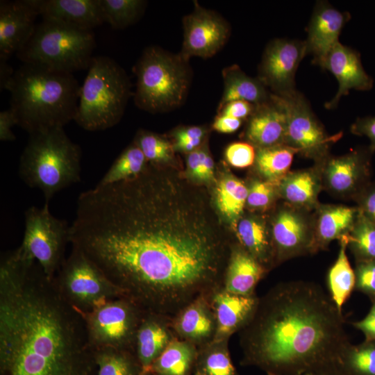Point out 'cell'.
Here are the masks:
<instances>
[{"instance_id":"cell-1","label":"cell","mask_w":375,"mask_h":375,"mask_svg":"<svg viewBox=\"0 0 375 375\" xmlns=\"http://www.w3.org/2000/svg\"><path fill=\"white\" fill-rule=\"evenodd\" d=\"M206 192L169 166L78 198L69 243L146 311L172 317L223 286L233 240Z\"/></svg>"},{"instance_id":"cell-2","label":"cell","mask_w":375,"mask_h":375,"mask_svg":"<svg viewBox=\"0 0 375 375\" xmlns=\"http://www.w3.org/2000/svg\"><path fill=\"white\" fill-rule=\"evenodd\" d=\"M1 375H97L81 313L19 247L0 262Z\"/></svg>"},{"instance_id":"cell-3","label":"cell","mask_w":375,"mask_h":375,"mask_svg":"<svg viewBox=\"0 0 375 375\" xmlns=\"http://www.w3.org/2000/svg\"><path fill=\"white\" fill-rule=\"evenodd\" d=\"M243 365L269 375H297L342 365L351 346L344 319L319 285L280 283L258 298L238 332Z\"/></svg>"},{"instance_id":"cell-4","label":"cell","mask_w":375,"mask_h":375,"mask_svg":"<svg viewBox=\"0 0 375 375\" xmlns=\"http://www.w3.org/2000/svg\"><path fill=\"white\" fill-rule=\"evenodd\" d=\"M80 88L73 74L24 63L5 90L11 94L10 108L18 126L30 134L63 127L74 119Z\"/></svg>"},{"instance_id":"cell-5","label":"cell","mask_w":375,"mask_h":375,"mask_svg":"<svg viewBox=\"0 0 375 375\" xmlns=\"http://www.w3.org/2000/svg\"><path fill=\"white\" fill-rule=\"evenodd\" d=\"M29 135L20 156L19 174L29 187L40 190L49 203L55 194L81 180V149L63 127Z\"/></svg>"},{"instance_id":"cell-6","label":"cell","mask_w":375,"mask_h":375,"mask_svg":"<svg viewBox=\"0 0 375 375\" xmlns=\"http://www.w3.org/2000/svg\"><path fill=\"white\" fill-rule=\"evenodd\" d=\"M188 60L160 47H147L135 64L133 99L141 110L155 114L180 107L192 81Z\"/></svg>"},{"instance_id":"cell-7","label":"cell","mask_w":375,"mask_h":375,"mask_svg":"<svg viewBox=\"0 0 375 375\" xmlns=\"http://www.w3.org/2000/svg\"><path fill=\"white\" fill-rule=\"evenodd\" d=\"M124 69L107 56L93 57L80 88L74 121L89 131H103L122 119L132 95Z\"/></svg>"},{"instance_id":"cell-8","label":"cell","mask_w":375,"mask_h":375,"mask_svg":"<svg viewBox=\"0 0 375 375\" xmlns=\"http://www.w3.org/2000/svg\"><path fill=\"white\" fill-rule=\"evenodd\" d=\"M94 47L92 31L42 19L17 56L24 63L73 74L88 69Z\"/></svg>"},{"instance_id":"cell-9","label":"cell","mask_w":375,"mask_h":375,"mask_svg":"<svg viewBox=\"0 0 375 375\" xmlns=\"http://www.w3.org/2000/svg\"><path fill=\"white\" fill-rule=\"evenodd\" d=\"M53 280L63 298L81 312L90 311L110 300L124 297L91 260L74 247Z\"/></svg>"},{"instance_id":"cell-10","label":"cell","mask_w":375,"mask_h":375,"mask_svg":"<svg viewBox=\"0 0 375 375\" xmlns=\"http://www.w3.org/2000/svg\"><path fill=\"white\" fill-rule=\"evenodd\" d=\"M145 311L126 297L110 300L90 311L78 310L94 351L116 349L134 352L136 334Z\"/></svg>"},{"instance_id":"cell-11","label":"cell","mask_w":375,"mask_h":375,"mask_svg":"<svg viewBox=\"0 0 375 375\" xmlns=\"http://www.w3.org/2000/svg\"><path fill=\"white\" fill-rule=\"evenodd\" d=\"M69 230L66 221L51 215L49 203L41 208L32 206L25 212L24 235L19 247L40 264L49 278H53L66 258Z\"/></svg>"},{"instance_id":"cell-12","label":"cell","mask_w":375,"mask_h":375,"mask_svg":"<svg viewBox=\"0 0 375 375\" xmlns=\"http://www.w3.org/2000/svg\"><path fill=\"white\" fill-rule=\"evenodd\" d=\"M271 97L283 110L286 117L285 144L296 149L299 153L316 160L327 157L331 144L341 134L329 135L317 119L306 98L297 91Z\"/></svg>"},{"instance_id":"cell-13","label":"cell","mask_w":375,"mask_h":375,"mask_svg":"<svg viewBox=\"0 0 375 375\" xmlns=\"http://www.w3.org/2000/svg\"><path fill=\"white\" fill-rule=\"evenodd\" d=\"M183 42L181 55L188 60L193 56L208 58L215 56L227 42L231 27L214 10L194 1L192 12L183 18Z\"/></svg>"},{"instance_id":"cell-14","label":"cell","mask_w":375,"mask_h":375,"mask_svg":"<svg viewBox=\"0 0 375 375\" xmlns=\"http://www.w3.org/2000/svg\"><path fill=\"white\" fill-rule=\"evenodd\" d=\"M306 55L305 41L274 39L263 52L258 78L272 94L281 96L291 93L296 90V72Z\"/></svg>"},{"instance_id":"cell-15","label":"cell","mask_w":375,"mask_h":375,"mask_svg":"<svg viewBox=\"0 0 375 375\" xmlns=\"http://www.w3.org/2000/svg\"><path fill=\"white\" fill-rule=\"evenodd\" d=\"M271 236L275 262L315 249L314 231L305 217L291 206L282 208L274 217Z\"/></svg>"},{"instance_id":"cell-16","label":"cell","mask_w":375,"mask_h":375,"mask_svg":"<svg viewBox=\"0 0 375 375\" xmlns=\"http://www.w3.org/2000/svg\"><path fill=\"white\" fill-rule=\"evenodd\" d=\"M38 15L31 0L0 1V59L8 60L26 44Z\"/></svg>"},{"instance_id":"cell-17","label":"cell","mask_w":375,"mask_h":375,"mask_svg":"<svg viewBox=\"0 0 375 375\" xmlns=\"http://www.w3.org/2000/svg\"><path fill=\"white\" fill-rule=\"evenodd\" d=\"M349 19L348 12L338 10L328 2H317L305 40L306 53L312 55L315 65L322 67L327 55L339 42L340 32Z\"/></svg>"},{"instance_id":"cell-18","label":"cell","mask_w":375,"mask_h":375,"mask_svg":"<svg viewBox=\"0 0 375 375\" xmlns=\"http://www.w3.org/2000/svg\"><path fill=\"white\" fill-rule=\"evenodd\" d=\"M322 68L331 72L339 84L334 98L325 103L326 109L335 108L351 89L365 91L373 86V79L365 72L359 53L340 42L330 51Z\"/></svg>"},{"instance_id":"cell-19","label":"cell","mask_w":375,"mask_h":375,"mask_svg":"<svg viewBox=\"0 0 375 375\" xmlns=\"http://www.w3.org/2000/svg\"><path fill=\"white\" fill-rule=\"evenodd\" d=\"M207 297L216 319L213 340H229L232 335L239 332L252 316L259 298L256 294L249 296L233 294L223 286Z\"/></svg>"},{"instance_id":"cell-20","label":"cell","mask_w":375,"mask_h":375,"mask_svg":"<svg viewBox=\"0 0 375 375\" xmlns=\"http://www.w3.org/2000/svg\"><path fill=\"white\" fill-rule=\"evenodd\" d=\"M42 19L92 31L104 22L99 0H31Z\"/></svg>"},{"instance_id":"cell-21","label":"cell","mask_w":375,"mask_h":375,"mask_svg":"<svg viewBox=\"0 0 375 375\" xmlns=\"http://www.w3.org/2000/svg\"><path fill=\"white\" fill-rule=\"evenodd\" d=\"M176 337L198 348L212 342L216 333V319L207 296H202L171 317Z\"/></svg>"},{"instance_id":"cell-22","label":"cell","mask_w":375,"mask_h":375,"mask_svg":"<svg viewBox=\"0 0 375 375\" xmlns=\"http://www.w3.org/2000/svg\"><path fill=\"white\" fill-rule=\"evenodd\" d=\"M176 337L171 325V317L145 311L135 338V352L147 375L153 362Z\"/></svg>"},{"instance_id":"cell-23","label":"cell","mask_w":375,"mask_h":375,"mask_svg":"<svg viewBox=\"0 0 375 375\" xmlns=\"http://www.w3.org/2000/svg\"><path fill=\"white\" fill-rule=\"evenodd\" d=\"M245 137L256 149L285 144V115L271 96L269 101L256 105L248 118Z\"/></svg>"},{"instance_id":"cell-24","label":"cell","mask_w":375,"mask_h":375,"mask_svg":"<svg viewBox=\"0 0 375 375\" xmlns=\"http://www.w3.org/2000/svg\"><path fill=\"white\" fill-rule=\"evenodd\" d=\"M266 269L239 243L233 242L225 271L223 288L244 296L255 294V288Z\"/></svg>"},{"instance_id":"cell-25","label":"cell","mask_w":375,"mask_h":375,"mask_svg":"<svg viewBox=\"0 0 375 375\" xmlns=\"http://www.w3.org/2000/svg\"><path fill=\"white\" fill-rule=\"evenodd\" d=\"M224 93L218 106V110L228 102L246 101L259 105L270 100L271 92L258 78L246 74L238 65H233L222 71Z\"/></svg>"},{"instance_id":"cell-26","label":"cell","mask_w":375,"mask_h":375,"mask_svg":"<svg viewBox=\"0 0 375 375\" xmlns=\"http://www.w3.org/2000/svg\"><path fill=\"white\" fill-rule=\"evenodd\" d=\"M325 159L323 177L327 188L339 195L347 194L354 190L362 169L361 153L354 151Z\"/></svg>"},{"instance_id":"cell-27","label":"cell","mask_w":375,"mask_h":375,"mask_svg":"<svg viewBox=\"0 0 375 375\" xmlns=\"http://www.w3.org/2000/svg\"><path fill=\"white\" fill-rule=\"evenodd\" d=\"M235 231L238 243L267 271L275 262V256L265 224L256 217H245L239 220Z\"/></svg>"},{"instance_id":"cell-28","label":"cell","mask_w":375,"mask_h":375,"mask_svg":"<svg viewBox=\"0 0 375 375\" xmlns=\"http://www.w3.org/2000/svg\"><path fill=\"white\" fill-rule=\"evenodd\" d=\"M198 347L176 338L153 362L147 375H194Z\"/></svg>"},{"instance_id":"cell-29","label":"cell","mask_w":375,"mask_h":375,"mask_svg":"<svg viewBox=\"0 0 375 375\" xmlns=\"http://www.w3.org/2000/svg\"><path fill=\"white\" fill-rule=\"evenodd\" d=\"M358 212L356 208L342 206H327L318 215L315 236V249L341 239L351 230Z\"/></svg>"},{"instance_id":"cell-30","label":"cell","mask_w":375,"mask_h":375,"mask_svg":"<svg viewBox=\"0 0 375 375\" xmlns=\"http://www.w3.org/2000/svg\"><path fill=\"white\" fill-rule=\"evenodd\" d=\"M319 190V178L312 170L288 173L280 181L278 188L281 197L294 208L315 206Z\"/></svg>"},{"instance_id":"cell-31","label":"cell","mask_w":375,"mask_h":375,"mask_svg":"<svg viewBox=\"0 0 375 375\" xmlns=\"http://www.w3.org/2000/svg\"><path fill=\"white\" fill-rule=\"evenodd\" d=\"M247 187L243 182L231 176L222 178L217 185V208L235 230L247 204Z\"/></svg>"},{"instance_id":"cell-32","label":"cell","mask_w":375,"mask_h":375,"mask_svg":"<svg viewBox=\"0 0 375 375\" xmlns=\"http://www.w3.org/2000/svg\"><path fill=\"white\" fill-rule=\"evenodd\" d=\"M194 375H238L231 358L228 340H212L198 348Z\"/></svg>"},{"instance_id":"cell-33","label":"cell","mask_w":375,"mask_h":375,"mask_svg":"<svg viewBox=\"0 0 375 375\" xmlns=\"http://www.w3.org/2000/svg\"><path fill=\"white\" fill-rule=\"evenodd\" d=\"M347 235L340 239L338 257L328 275L330 295L340 312L356 285V275L346 253L349 244Z\"/></svg>"},{"instance_id":"cell-34","label":"cell","mask_w":375,"mask_h":375,"mask_svg":"<svg viewBox=\"0 0 375 375\" xmlns=\"http://www.w3.org/2000/svg\"><path fill=\"white\" fill-rule=\"evenodd\" d=\"M295 153L299 151L287 144L258 148L256 168L266 180L280 183L288 174Z\"/></svg>"},{"instance_id":"cell-35","label":"cell","mask_w":375,"mask_h":375,"mask_svg":"<svg viewBox=\"0 0 375 375\" xmlns=\"http://www.w3.org/2000/svg\"><path fill=\"white\" fill-rule=\"evenodd\" d=\"M97 375H142L135 352L116 349L94 351Z\"/></svg>"},{"instance_id":"cell-36","label":"cell","mask_w":375,"mask_h":375,"mask_svg":"<svg viewBox=\"0 0 375 375\" xmlns=\"http://www.w3.org/2000/svg\"><path fill=\"white\" fill-rule=\"evenodd\" d=\"M148 166L144 153L133 142L121 153L97 185H107L132 178L143 172Z\"/></svg>"},{"instance_id":"cell-37","label":"cell","mask_w":375,"mask_h":375,"mask_svg":"<svg viewBox=\"0 0 375 375\" xmlns=\"http://www.w3.org/2000/svg\"><path fill=\"white\" fill-rule=\"evenodd\" d=\"M104 22L114 29H123L136 23L143 15L147 1L99 0Z\"/></svg>"},{"instance_id":"cell-38","label":"cell","mask_w":375,"mask_h":375,"mask_svg":"<svg viewBox=\"0 0 375 375\" xmlns=\"http://www.w3.org/2000/svg\"><path fill=\"white\" fill-rule=\"evenodd\" d=\"M144 153L149 164L169 165L174 160V147L165 138L147 131L138 132L133 141Z\"/></svg>"},{"instance_id":"cell-39","label":"cell","mask_w":375,"mask_h":375,"mask_svg":"<svg viewBox=\"0 0 375 375\" xmlns=\"http://www.w3.org/2000/svg\"><path fill=\"white\" fill-rule=\"evenodd\" d=\"M349 244L364 260H375V224L362 212L347 235Z\"/></svg>"},{"instance_id":"cell-40","label":"cell","mask_w":375,"mask_h":375,"mask_svg":"<svg viewBox=\"0 0 375 375\" xmlns=\"http://www.w3.org/2000/svg\"><path fill=\"white\" fill-rule=\"evenodd\" d=\"M344 368L358 375H375V344L350 346L343 358Z\"/></svg>"},{"instance_id":"cell-41","label":"cell","mask_w":375,"mask_h":375,"mask_svg":"<svg viewBox=\"0 0 375 375\" xmlns=\"http://www.w3.org/2000/svg\"><path fill=\"white\" fill-rule=\"evenodd\" d=\"M279 183L254 181L248 188L247 204L253 209H265L279 194Z\"/></svg>"},{"instance_id":"cell-42","label":"cell","mask_w":375,"mask_h":375,"mask_svg":"<svg viewBox=\"0 0 375 375\" xmlns=\"http://www.w3.org/2000/svg\"><path fill=\"white\" fill-rule=\"evenodd\" d=\"M206 129L203 126H192L180 128L174 132V149L190 153L202 146L206 135Z\"/></svg>"},{"instance_id":"cell-43","label":"cell","mask_w":375,"mask_h":375,"mask_svg":"<svg viewBox=\"0 0 375 375\" xmlns=\"http://www.w3.org/2000/svg\"><path fill=\"white\" fill-rule=\"evenodd\" d=\"M256 149L249 142H238L228 145L225 151L228 162L238 168H244L255 162Z\"/></svg>"},{"instance_id":"cell-44","label":"cell","mask_w":375,"mask_h":375,"mask_svg":"<svg viewBox=\"0 0 375 375\" xmlns=\"http://www.w3.org/2000/svg\"><path fill=\"white\" fill-rule=\"evenodd\" d=\"M356 275V287L375 295V260H363L358 265Z\"/></svg>"},{"instance_id":"cell-45","label":"cell","mask_w":375,"mask_h":375,"mask_svg":"<svg viewBox=\"0 0 375 375\" xmlns=\"http://www.w3.org/2000/svg\"><path fill=\"white\" fill-rule=\"evenodd\" d=\"M256 106V105L246 101H233L227 103L219 112L222 114L242 120L249 118L253 114Z\"/></svg>"},{"instance_id":"cell-46","label":"cell","mask_w":375,"mask_h":375,"mask_svg":"<svg viewBox=\"0 0 375 375\" xmlns=\"http://www.w3.org/2000/svg\"><path fill=\"white\" fill-rule=\"evenodd\" d=\"M18 126V119L14 110L9 107L0 112V140L1 141H13L15 135L12 127Z\"/></svg>"},{"instance_id":"cell-47","label":"cell","mask_w":375,"mask_h":375,"mask_svg":"<svg viewBox=\"0 0 375 375\" xmlns=\"http://www.w3.org/2000/svg\"><path fill=\"white\" fill-rule=\"evenodd\" d=\"M356 135H366L371 141V149H375V116L358 119L351 126Z\"/></svg>"},{"instance_id":"cell-48","label":"cell","mask_w":375,"mask_h":375,"mask_svg":"<svg viewBox=\"0 0 375 375\" xmlns=\"http://www.w3.org/2000/svg\"><path fill=\"white\" fill-rule=\"evenodd\" d=\"M241 124V119L219 113L214 120L212 126L217 132L232 133L238 130Z\"/></svg>"},{"instance_id":"cell-49","label":"cell","mask_w":375,"mask_h":375,"mask_svg":"<svg viewBox=\"0 0 375 375\" xmlns=\"http://www.w3.org/2000/svg\"><path fill=\"white\" fill-rule=\"evenodd\" d=\"M214 162L206 146H202L199 180L210 182L214 178Z\"/></svg>"},{"instance_id":"cell-50","label":"cell","mask_w":375,"mask_h":375,"mask_svg":"<svg viewBox=\"0 0 375 375\" xmlns=\"http://www.w3.org/2000/svg\"><path fill=\"white\" fill-rule=\"evenodd\" d=\"M353 324L356 328L362 331L368 340L375 341V303L363 319Z\"/></svg>"},{"instance_id":"cell-51","label":"cell","mask_w":375,"mask_h":375,"mask_svg":"<svg viewBox=\"0 0 375 375\" xmlns=\"http://www.w3.org/2000/svg\"><path fill=\"white\" fill-rule=\"evenodd\" d=\"M202 146L199 149L188 153L187 157V165L190 176L199 180V169L201 160Z\"/></svg>"},{"instance_id":"cell-52","label":"cell","mask_w":375,"mask_h":375,"mask_svg":"<svg viewBox=\"0 0 375 375\" xmlns=\"http://www.w3.org/2000/svg\"><path fill=\"white\" fill-rule=\"evenodd\" d=\"M362 212L375 224V189L370 191L363 199Z\"/></svg>"},{"instance_id":"cell-53","label":"cell","mask_w":375,"mask_h":375,"mask_svg":"<svg viewBox=\"0 0 375 375\" xmlns=\"http://www.w3.org/2000/svg\"><path fill=\"white\" fill-rule=\"evenodd\" d=\"M297 375H346V373L342 365H333Z\"/></svg>"},{"instance_id":"cell-54","label":"cell","mask_w":375,"mask_h":375,"mask_svg":"<svg viewBox=\"0 0 375 375\" xmlns=\"http://www.w3.org/2000/svg\"><path fill=\"white\" fill-rule=\"evenodd\" d=\"M15 71L7 63V60L0 59V89L5 90L6 85L12 77Z\"/></svg>"}]
</instances>
